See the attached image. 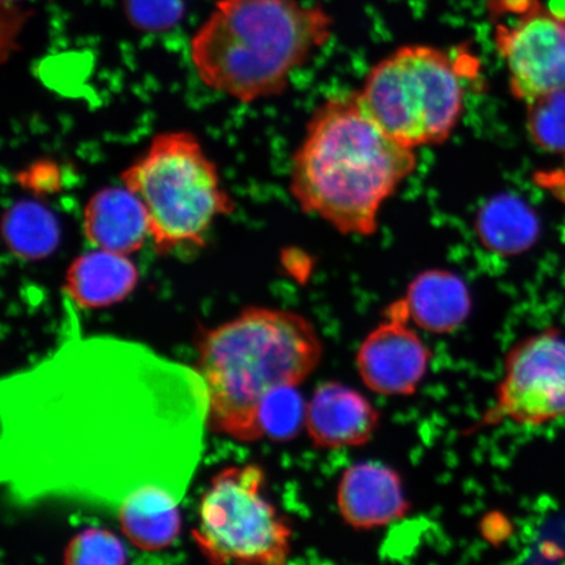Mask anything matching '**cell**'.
I'll list each match as a JSON object with an SVG mask.
<instances>
[{"instance_id":"obj_2","label":"cell","mask_w":565,"mask_h":565,"mask_svg":"<svg viewBox=\"0 0 565 565\" xmlns=\"http://www.w3.org/2000/svg\"><path fill=\"white\" fill-rule=\"evenodd\" d=\"M415 150L401 145L364 108L356 94L318 106L292 159L289 190L306 214L345 236L379 230L384 203L412 175Z\"/></svg>"},{"instance_id":"obj_1","label":"cell","mask_w":565,"mask_h":565,"mask_svg":"<svg viewBox=\"0 0 565 565\" xmlns=\"http://www.w3.org/2000/svg\"><path fill=\"white\" fill-rule=\"evenodd\" d=\"M0 475L13 503L118 511L146 486L180 501L209 428L192 366L126 339H73L0 386Z\"/></svg>"},{"instance_id":"obj_12","label":"cell","mask_w":565,"mask_h":565,"mask_svg":"<svg viewBox=\"0 0 565 565\" xmlns=\"http://www.w3.org/2000/svg\"><path fill=\"white\" fill-rule=\"evenodd\" d=\"M380 422L376 406L339 381L318 385L307 404L306 430L318 449L362 447L377 433Z\"/></svg>"},{"instance_id":"obj_4","label":"cell","mask_w":565,"mask_h":565,"mask_svg":"<svg viewBox=\"0 0 565 565\" xmlns=\"http://www.w3.org/2000/svg\"><path fill=\"white\" fill-rule=\"evenodd\" d=\"M331 32L329 13L301 0H216L190 60L204 86L253 104L281 95Z\"/></svg>"},{"instance_id":"obj_15","label":"cell","mask_w":565,"mask_h":565,"mask_svg":"<svg viewBox=\"0 0 565 565\" xmlns=\"http://www.w3.org/2000/svg\"><path fill=\"white\" fill-rule=\"evenodd\" d=\"M138 281L139 270L130 256L96 249L70 265L65 291L76 306L98 309L129 298Z\"/></svg>"},{"instance_id":"obj_9","label":"cell","mask_w":565,"mask_h":565,"mask_svg":"<svg viewBox=\"0 0 565 565\" xmlns=\"http://www.w3.org/2000/svg\"><path fill=\"white\" fill-rule=\"evenodd\" d=\"M565 418V337L550 328L515 342L505 353L494 401L480 426L511 422L539 427Z\"/></svg>"},{"instance_id":"obj_17","label":"cell","mask_w":565,"mask_h":565,"mask_svg":"<svg viewBox=\"0 0 565 565\" xmlns=\"http://www.w3.org/2000/svg\"><path fill=\"white\" fill-rule=\"evenodd\" d=\"M476 225L480 243L501 256L527 252L541 232L533 209L512 194H501L487 202L479 211Z\"/></svg>"},{"instance_id":"obj_8","label":"cell","mask_w":565,"mask_h":565,"mask_svg":"<svg viewBox=\"0 0 565 565\" xmlns=\"http://www.w3.org/2000/svg\"><path fill=\"white\" fill-rule=\"evenodd\" d=\"M493 41L512 95L529 103L565 89V15L540 0H491Z\"/></svg>"},{"instance_id":"obj_21","label":"cell","mask_w":565,"mask_h":565,"mask_svg":"<svg viewBox=\"0 0 565 565\" xmlns=\"http://www.w3.org/2000/svg\"><path fill=\"white\" fill-rule=\"evenodd\" d=\"M68 565H122L127 551L121 540L109 530L89 527L74 536L63 551Z\"/></svg>"},{"instance_id":"obj_11","label":"cell","mask_w":565,"mask_h":565,"mask_svg":"<svg viewBox=\"0 0 565 565\" xmlns=\"http://www.w3.org/2000/svg\"><path fill=\"white\" fill-rule=\"evenodd\" d=\"M337 507L349 526L373 530L405 519L412 503L397 470L383 462L363 461L343 471Z\"/></svg>"},{"instance_id":"obj_18","label":"cell","mask_w":565,"mask_h":565,"mask_svg":"<svg viewBox=\"0 0 565 565\" xmlns=\"http://www.w3.org/2000/svg\"><path fill=\"white\" fill-rule=\"evenodd\" d=\"M3 237L17 257L24 260L45 259L60 244V223L53 212L42 204L21 201L4 215Z\"/></svg>"},{"instance_id":"obj_6","label":"cell","mask_w":565,"mask_h":565,"mask_svg":"<svg viewBox=\"0 0 565 565\" xmlns=\"http://www.w3.org/2000/svg\"><path fill=\"white\" fill-rule=\"evenodd\" d=\"M461 56L409 45L380 61L366 75L360 100L383 129L405 147L441 145L461 121L465 71Z\"/></svg>"},{"instance_id":"obj_14","label":"cell","mask_w":565,"mask_h":565,"mask_svg":"<svg viewBox=\"0 0 565 565\" xmlns=\"http://www.w3.org/2000/svg\"><path fill=\"white\" fill-rule=\"evenodd\" d=\"M409 321L435 335L455 333L468 321L472 299L468 285L447 270L424 271L409 282L405 298Z\"/></svg>"},{"instance_id":"obj_10","label":"cell","mask_w":565,"mask_h":565,"mask_svg":"<svg viewBox=\"0 0 565 565\" xmlns=\"http://www.w3.org/2000/svg\"><path fill=\"white\" fill-rule=\"evenodd\" d=\"M409 321L404 300L387 307L384 320L360 343L355 363L369 391L384 397H409L426 379L433 352Z\"/></svg>"},{"instance_id":"obj_19","label":"cell","mask_w":565,"mask_h":565,"mask_svg":"<svg viewBox=\"0 0 565 565\" xmlns=\"http://www.w3.org/2000/svg\"><path fill=\"white\" fill-rule=\"evenodd\" d=\"M307 404L298 387L279 388L268 395L259 413L263 436L271 441L295 439L306 429Z\"/></svg>"},{"instance_id":"obj_7","label":"cell","mask_w":565,"mask_h":565,"mask_svg":"<svg viewBox=\"0 0 565 565\" xmlns=\"http://www.w3.org/2000/svg\"><path fill=\"white\" fill-rule=\"evenodd\" d=\"M257 465L231 466L211 479L193 540L212 564L280 565L291 555L292 530L263 493Z\"/></svg>"},{"instance_id":"obj_13","label":"cell","mask_w":565,"mask_h":565,"mask_svg":"<svg viewBox=\"0 0 565 565\" xmlns=\"http://www.w3.org/2000/svg\"><path fill=\"white\" fill-rule=\"evenodd\" d=\"M83 232L96 249L131 256L150 239V222L143 203L131 190L110 186L88 201Z\"/></svg>"},{"instance_id":"obj_16","label":"cell","mask_w":565,"mask_h":565,"mask_svg":"<svg viewBox=\"0 0 565 565\" xmlns=\"http://www.w3.org/2000/svg\"><path fill=\"white\" fill-rule=\"evenodd\" d=\"M180 500L159 486L134 491L119 505L117 518L131 545L145 551L171 546L181 532Z\"/></svg>"},{"instance_id":"obj_20","label":"cell","mask_w":565,"mask_h":565,"mask_svg":"<svg viewBox=\"0 0 565 565\" xmlns=\"http://www.w3.org/2000/svg\"><path fill=\"white\" fill-rule=\"evenodd\" d=\"M527 104V130L534 143L550 152H565V89Z\"/></svg>"},{"instance_id":"obj_3","label":"cell","mask_w":565,"mask_h":565,"mask_svg":"<svg viewBox=\"0 0 565 565\" xmlns=\"http://www.w3.org/2000/svg\"><path fill=\"white\" fill-rule=\"evenodd\" d=\"M323 343L312 322L286 309L249 307L207 331L198 365L209 397V429L239 441L264 439L265 399L298 387L320 365Z\"/></svg>"},{"instance_id":"obj_5","label":"cell","mask_w":565,"mask_h":565,"mask_svg":"<svg viewBox=\"0 0 565 565\" xmlns=\"http://www.w3.org/2000/svg\"><path fill=\"white\" fill-rule=\"evenodd\" d=\"M121 182L147 211L154 250L200 247L217 218L235 211L214 161L189 131H168L125 169Z\"/></svg>"}]
</instances>
